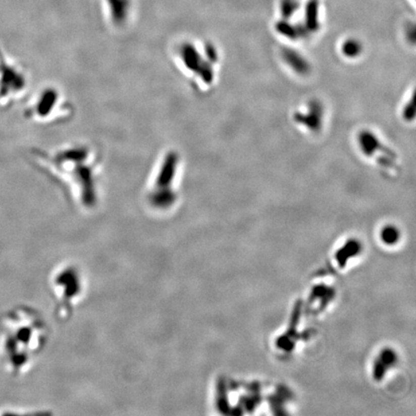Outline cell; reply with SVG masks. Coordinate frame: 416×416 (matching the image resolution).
Returning a JSON list of instances; mask_svg holds the SVG:
<instances>
[{"label": "cell", "mask_w": 416, "mask_h": 416, "mask_svg": "<svg viewBox=\"0 0 416 416\" xmlns=\"http://www.w3.org/2000/svg\"><path fill=\"white\" fill-rule=\"evenodd\" d=\"M49 328L42 315L32 308L21 307L9 316L4 351L15 373L22 372L44 351Z\"/></svg>", "instance_id": "2"}, {"label": "cell", "mask_w": 416, "mask_h": 416, "mask_svg": "<svg viewBox=\"0 0 416 416\" xmlns=\"http://www.w3.org/2000/svg\"><path fill=\"white\" fill-rule=\"evenodd\" d=\"M110 10V17L116 26H123L129 15L130 0H106Z\"/></svg>", "instance_id": "7"}, {"label": "cell", "mask_w": 416, "mask_h": 416, "mask_svg": "<svg viewBox=\"0 0 416 416\" xmlns=\"http://www.w3.org/2000/svg\"><path fill=\"white\" fill-rule=\"evenodd\" d=\"M74 106L67 94L57 85L43 87L36 95L27 116L45 125H62L72 120Z\"/></svg>", "instance_id": "6"}, {"label": "cell", "mask_w": 416, "mask_h": 416, "mask_svg": "<svg viewBox=\"0 0 416 416\" xmlns=\"http://www.w3.org/2000/svg\"><path fill=\"white\" fill-rule=\"evenodd\" d=\"M33 156L72 204L84 212L99 206L104 164L99 147L90 142L74 141L52 149H33Z\"/></svg>", "instance_id": "1"}, {"label": "cell", "mask_w": 416, "mask_h": 416, "mask_svg": "<svg viewBox=\"0 0 416 416\" xmlns=\"http://www.w3.org/2000/svg\"><path fill=\"white\" fill-rule=\"evenodd\" d=\"M216 51L210 43L198 45L182 41L174 45L169 54L171 63L188 84L195 90H206L214 81Z\"/></svg>", "instance_id": "4"}, {"label": "cell", "mask_w": 416, "mask_h": 416, "mask_svg": "<svg viewBox=\"0 0 416 416\" xmlns=\"http://www.w3.org/2000/svg\"><path fill=\"white\" fill-rule=\"evenodd\" d=\"M49 286L57 319L69 320L85 298L87 291L85 272L75 263H65L53 272Z\"/></svg>", "instance_id": "5"}, {"label": "cell", "mask_w": 416, "mask_h": 416, "mask_svg": "<svg viewBox=\"0 0 416 416\" xmlns=\"http://www.w3.org/2000/svg\"><path fill=\"white\" fill-rule=\"evenodd\" d=\"M182 176L181 154L175 148L164 150L157 158L143 193L144 203L151 213L164 216L177 209Z\"/></svg>", "instance_id": "3"}]
</instances>
